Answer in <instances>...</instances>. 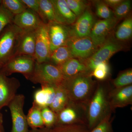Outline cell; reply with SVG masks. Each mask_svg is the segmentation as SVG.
<instances>
[{"label":"cell","mask_w":132,"mask_h":132,"mask_svg":"<svg viewBox=\"0 0 132 132\" xmlns=\"http://www.w3.org/2000/svg\"><path fill=\"white\" fill-rule=\"evenodd\" d=\"M57 67L65 79L72 78L80 74L89 73L85 64L81 61L75 58L69 59L64 64Z\"/></svg>","instance_id":"d6986e66"},{"label":"cell","mask_w":132,"mask_h":132,"mask_svg":"<svg viewBox=\"0 0 132 132\" xmlns=\"http://www.w3.org/2000/svg\"><path fill=\"white\" fill-rule=\"evenodd\" d=\"M73 58L83 61L92 56L97 47L89 37H71L67 44Z\"/></svg>","instance_id":"9c48e42d"},{"label":"cell","mask_w":132,"mask_h":132,"mask_svg":"<svg viewBox=\"0 0 132 132\" xmlns=\"http://www.w3.org/2000/svg\"><path fill=\"white\" fill-rule=\"evenodd\" d=\"M94 23L93 13L89 9L87 8L84 13L77 18L72 27L70 28L71 37H89Z\"/></svg>","instance_id":"5bb4252c"},{"label":"cell","mask_w":132,"mask_h":132,"mask_svg":"<svg viewBox=\"0 0 132 132\" xmlns=\"http://www.w3.org/2000/svg\"><path fill=\"white\" fill-rule=\"evenodd\" d=\"M3 122V115L0 112V125H2Z\"/></svg>","instance_id":"f35d334b"},{"label":"cell","mask_w":132,"mask_h":132,"mask_svg":"<svg viewBox=\"0 0 132 132\" xmlns=\"http://www.w3.org/2000/svg\"><path fill=\"white\" fill-rule=\"evenodd\" d=\"M67 92L61 85L56 86L54 98L49 108L55 113L65 107L70 102Z\"/></svg>","instance_id":"44dd1931"},{"label":"cell","mask_w":132,"mask_h":132,"mask_svg":"<svg viewBox=\"0 0 132 132\" xmlns=\"http://www.w3.org/2000/svg\"><path fill=\"white\" fill-rule=\"evenodd\" d=\"M122 1V0H106L104 1V2L109 7L114 8L119 5Z\"/></svg>","instance_id":"8d00e7d4"},{"label":"cell","mask_w":132,"mask_h":132,"mask_svg":"<svg viewBox=\"0 0 132 132\" xmlns=\"http://www.w3.org/2000/svg\"><path fill=\"white\" fill-rule=\"evenodd\" d=\"M14 16L2 4L0 5V33L8 25L13 24Z\"/></svg>","instance_id":"d6a6232c"},{"label":"cell","mask_w":132,"mask_h":132,"mask_svg":"<svg viewBox=\"0 0 132 132\" xmlns=\"http://www.w3.org/2000/svg\"><path fill=\"white\" fill-rule=\"evenodd\" d=\"M40 18L43 23L55 22V14L52 0H39Z\"/></svg>","instance_id":"cb8c5ba5"},{"label":"cell","mask_w":132,"mask_h":132,"mask_svg":"<svg viewBox=\"0 0 132 132\" xmlns=\"http://www.w3.org/2000/svg\"><path fill=\"white\" fill-rule=\"evenodd\" d=\"M54 9L55 22L66 26L74 24L77 18L69 8L66 0H52Z\"/></svg>","instance_id":"ac0fdd59"},{"label":"cell","mask_w":132,"mask_h":132,"mask_svg":"<svg viewBox=\"0 0 132 132\" xmlns=\"http://www.w3.org/2000/svg\"><path fill=\"white\" fill-rule=\"evenodd\" d=\"M109 90L104 85L97 84L87 106V125L92 130L107 115L112 113L108 101Z\"/></svg>","instance_id":"7a4b0ae2"},{"label":"cell","mask_w":132,"mask_h":132,"mask_svg":"<svg viewBox=\"0 0 132 132\" xmlns=\"http://www.w3.org/2000/svg\"><path fill=\"white\" fill-rule=\"evenodd\" d=\"M2 4L14 16L27 9L22 0H2Z\"/></svg>","instance_id":"83f0119b"},{"label":"cell","mask_w":132,"mask_h":132,"mask_svg":"<svg viewBox=\"0 0 132 132\" xmlns=\"http://www.w3.org/2000/svg\"><path fill=\"white\" fill-rule=\"evenodd\" d=\"M36 29L23 30L20 36L16 55H26L34 57Z\"/></svg>","instance_id":"e0dca14e"},{"label":"cell","mask_w":132,"mask_h":132,"mask_svg":"<svg viewBox=\"0 0 132 132\" xmlns=\"http://www.w3.org/2000/svg\"><path fill=\"white\" fill-rule=\"evenodd\" d=\"M68 6L77 18L79 17L87 8V4L81 0H66Z\"/></svg>","instance_id":"f546056e"},{"label":"cell","mask_w":132,"mask_h":132,"mask_svg":"<svg viewBox=\"0 0 132 132\" xmlns=\"http://www.w3.org/2000/svg\"><path fill=\"white\" fill-rule=\"evenodd\" d=\"M88 72L65 79L61 85L67 92L70 101L87 106L97 86L96 81Z\"/></svg>","instance_id":"6da1fadb"},{"label":"cell","mask_w":132,"mask_h":132,"mask_svg":"<svg viewBox=\"0 0 132 132\" xmlns=\"http://www.w3.org/2000/svg\"><path fill=\"white\" fill-rule=\"evenodd\" d=\"M86 106L70 102L56 114L55 126L81 124L87 125Z\"/></svg>","instance_id":"8992f818"},{"label":"cell","mask_w":132,"mask_h":132,"mask_svg":"<svg viewBox=\"0 0 132 132\" xmlns=\"http://www.w3.org/2000/svg\"><path fill=\"white\" fill-rule=\"evenodd\" d=\"M118 21V20L113 16L110 19L100 20L95 22L89 37L97 47H100L106 41L109 34Z\"/></svg>","instance_id":"4fadbf2b"},{"label":"cell","mask_w":132,"mask_h":132,"mask_svg":"<svg viewBox=\"0 0 132 132\" xmlns=\"http://www.w3.org/2000/svg\"><path fill=\"white\" fill-rule=\"evenodd\" d=\"M47 26L51 52L67 45L71 37L70 27L56 22H49Z\"/></svg>","instance_id":"7c38bea8"},{"label":"cell","mask_w":132,"mask_h":132,"mask_svg":"<svg viewBox=\"0 0 132 132\" xmlns=\"http://www.w3.org/2000/svg\"><path fill=\"white\" fill-rule=\"evenodd\" d=\"M36 62L33 56L17 55L10 59L1 68L7 76L18 73L22 74L27 79L32 73Z\"/></svg>","instance_id":"52a82bcc"},{"label":"cell","mask_w":132,"mask_h":132,"mask_svg":"<svg viewBox=\"0 0 132 132\" xmlns=\"http://www.w3.org/2000/svg\"><path fill=\"white\" fill-rule=\"evenodd\" d=\"M51 53L47 24L43 23L36 29L34 58L38 63L48 62Z\"/></svg>","instance_id":"30bf717a"},{"label":"cell","mask_w":132,"mask_h":132,"mask_svg":"<svg viewBox=\"0 0 132 132\" xmlns=\"http://www.w3.org/2000/svg\"><path fill=\"white\" fill-rule=\"evenodd\" d=\"M34 130V131L35 132H49V128H42V130L40 129V130H37V129H33Z\"/></svg>","instance_id":"74e56055"},{"label":"cell","mask_w":132,"mask_h":132,"mask_svg":"<svg viewBox=\"0 0 132 132\" xmlns=\"http://www.w3.org/2000/svg\"><path fill=\"white\" fill-rule=\"evenodd\" d=\"M43 121L45 127L51 128L55 125L57 115L49 107H46L41 109Z\"/></svg>","instance_id":"4dcf8cb0"},{"label":"cell","mask_w":132,"mask_h":132,"mask_svg":"<svg viewBox=\"0 0 132 132\" xmlns=\"http://www.w3.org/2000/svg\"><path fill=\"white\" fill-rule=\"evenodd\" d=\"M73 58L68 47H60L51 52L49 62L55 65L59 66Z\"/></svg>","instance_id":"603a6c76"},{"label":"cell","mask_w":132,"mask_h":132,"mask_svg":"<svg viewBox=\"0 0 132 132\" xmlns=\"http://www.w3.org/2000/svg\"><path fill=\"white\" fill-rule=\"evenodd\" d=\"M131 6V1H122L119 5L114 8L113 13L114 17L118 20L125 18L130 13Z\"/></svg>","instance_id":"1f68e13d"},{"label":"cell","mask_w":132,"mask_h":132,"mask_svg":"<svg viewBox=\"0 0 132 132\" xmlns=\"http://www.w3.org/2000/svg\"><path fill=\"white\" fill-rule=\"evenodd\" d=\"M110 74V66L108 62H105L98 64L90 74L98 80L104 81L108 78Z\"/></svg>","instance_id":"f1b7e54d"},{"label":"cell","mask_w":132,"mask_h":132,"mask_svg":"<svg viewBox=\"0 0 132 132\" xmlns=\"http://www.w3.org/2000/svg\"><path fill=\"white\" fill-rule=\"evenodd\" d=\"M56 86L52 85L41 86V88L35 93L33 102L42 109L49 107L54 98Z\"/></svg>","instance_id":"ffe728a7"},{"label":"cell","mask_w":132,"mask_h":132,"mask_svg":"<svg viewBox=\"0 0 132 132\" xmlns=\"http://www.w3.org/2000/svg\"><path fill=\"white\" fill-rule=\"evenodd\" d=\"M41 109L33 102L32 106L26 116L28 126L32 129L42 128L45 127L42 116Z\"/></svg>","instance_id":"7402d4cb"},{"label":"cell","mask_w":132,"mask_h":132,"mask_svg":"<svg viewBox=\"0 0 132 132\" xmlns=\"http://www.w3.org/2000/svg\"><path fill=\"white\" fill-rule=\"evenodd\" d=\"M43 23L36 13L27 9L15 15L13 24L23 30H35Z\"/></svg>","instance_id":"2e32d148"},{"label":"cell","mask_w":132,"mask_h":132,"mask_svg":"<svg viewBox=\"0 0 132 132\" xmlns=\"http://www.w3.org/2000/svg\"><path fill=\"white\" fill-rule=\"evenodd\" d=\"M1 68V67H0V68Z\"/></svg>","instance_id":"b9f144b4"},{"label":"cell","mask_w":132,"mask_h":132,"mask_svg":"<svg viewBox=\"0 0 132 132\" xmlns=\"http://www.w3.org/2000/svg\"><path fill=\"white\" fill-rule=\"evenodd\" d=\"M27 8L31 10L40 16L39 0H22Z\"/></svg>","instance_id":"d590c367"},{"label":"cell","mask_w":132,"mask_h":132,"mask_svg":"<svg viewBox=\"0 0 132 132\" xmlns=\"http://www.w3.org/2000/svg\"><path fill=\"white\" fill-rule=\"evenodd\" d=\"M41 86L61 85L65 79L58 67L49 62L36 63L32 73L27 79Z\"/></svg>","instance_id":"277c9868"},{"label":"cell","mask_w":132,"mask_h":132,"mask_svg":"<svg viewBox=\"0 0 132 132\" xmlns=\"http://www.w3.org/2000/svg\"><path fill=\"white\" fill-rule=\"evenodd\" d=\"M95 9L97 16L103 20L113 16V12L104 2H97L95 4Z\"/></svg>","instance_id":"836d02e7"},{"label":"cell","mask_w":132,"mask_h":132,"mask_svg":"<svg viewBox=\"0 0 132 132\" xmlns=\"http://www.w3.org/2000/svg\"><path fill=\"white\" fill-rule=\"evenodd\" d=\"M49 132H89L86 125L73 124L55 126L49 129Z\"/></svg>","instance_id":"4316f807"},{"label":"cell","mask_w":132,"mask_h":132,"mask_svg":"<svg viewBox=\"0 0 132 132\" xmlns=\"http://www.w3.org/2000/svg\"><path fill=\"white\" fill-rule=\"evenodd\" d=\"M25 100L24 95L16 94L8 105L12 119L11 132H29L27 118L23 111Z\"/></svg>","instance_id":"ba28073f"},{"label":"cell","mask_w":132,"mask_h":132,"mask_svg":"<svg viewBox=\"0 0 132 132\" xmlns=\"http://www.w3.org/2000/svg\"><path fill=\"white\" fill-rule=\"evenodd\" d=\"M108 101L111 111L132 104V85L109 90Z\"/></svg>","instance_id":"9a60e30c"},{"label":"cell","mask_w":132,"mask_h":132,"mask_svg":"<svg viewBox=\"0 0 132 132\" xmlns=\"http://www.w3.org/2000/svg\"><path fill=\"white\" fill-rule=\"evenodd\" d=\"M23 29L9 24L0 33V67H2L16 55L20 36Z\"/></svg>","instance_id":"3957f363"},{"label":"cell","mask_w":132,"mask_h":132,"mask_svg":"<svg viewBox=\"0 0 132 132\" xmlns=\"http://www.w3.org/2000/svg\"><path fill=\"white\" fill-rule=\"evenodd\" d=\"M111 113L107 115L90 132H113Z\"/></svg>","instance_id":"e575fe53"},{"label":"cell","mask_w":132,"mask_h":132,"mask_svg":"<svg viewBox=\"0 0 132 132\" xmlns=\"http://www.w3.org/2000/svg\"><path fill=\"white\" fill-rule=\"evenodd\" d=\"M99 49L92 56L81 61L86 66L88 72L91 73L98 64L108 62L113 55L123 48V45L119 41L113 39H107Z\"/></svg>","instance_id":"5b68a950"},{"label":"cell","mask_w":132,"mask_h":132,"mask_svg":"<svg viewBox=\"0 0 132 132\" xmlns=\"http://www.w3.org/2000/svg\"><path fill=\"white\" fill-rule=\"evenodd\" d=\"M132 84L131 68L122 71L112 81L114 88L124 87L132 85Z\"/></svg>","instance_id":"484cf974"},{"label":"cell","mask_w":132,"mask_h":132,"mask_svg":"<svg viewBox=\"0 0 132 132\" xmlns=\"http://www.w3.org/2000/svg\"><path fill=\"white\" fill-rule=\"evenodd\" d=\"M2 0H0V5L2 4Z\"/></svg>","instance_id":"60d3db41"},{"label":"cell","mask_w":132,"mask_h":132,"mask_svg":"<svg viewBox=\"0 0 132 132\" xmlns=\"http://www.w3.org/2000/svg\"><path fill=\"white\" fill-rule=\"evenodd\" d=\"M132 35V19L129 17L125 19L118 26L115 33L116 38L119 41L130 39Z\"/></svg>","instance_id":"d4e9b609"},{"label":"cell","mask_w":132,"mask_h":132,"mask_svg":"<svg viewBox=\"0 0 132 132\" xmlns=\"http://www.w3.org/2000/svg\"><path fill=\"white\" fill-rule=\"evenodd\" d=\"M20 86L18 79L9 78L4 71L0 68V110L7 106L10 101L16 95Z\"/></svg>","instance_id":"8fae6325"},{"label":"cell","mask_w":132,"mask_h":132,"mask_svg":"<svg viewBox=\"0 0 132 132\" xmlns=\"http://www.w3.org/2000/svg\"><path fill=\"white\" fill-rule=\"evenodd\" d=\"M0 132H4V129L2 125H0Z\"/></svg>","instance_id":"ab89813d"}]
</instances>
